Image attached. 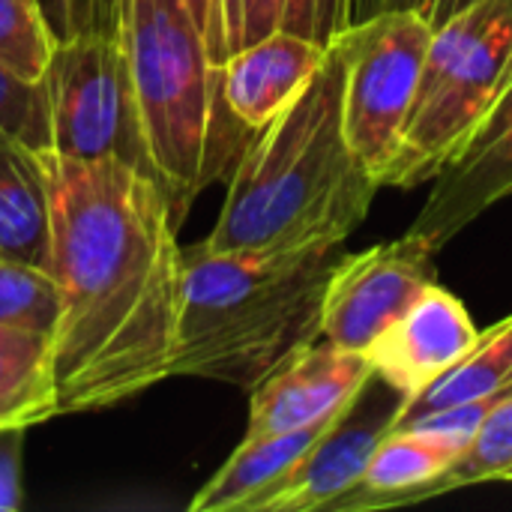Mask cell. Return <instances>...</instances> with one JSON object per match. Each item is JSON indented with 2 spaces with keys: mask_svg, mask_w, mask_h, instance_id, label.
Returning a JSON list of instances; mask_svg holds the SVG:
<instances>
[{
  "mask_svg": "<svg viewBox=\"0 0 512 512\" xmlns=\"http://www.w3.org/2000/svg\"><path fill=\"white\" fill-rule=\"evenodd\" d=\"M60 318L51 336L57 417L105 411L171 378L183 285L180 207L117 156L42 150Z\"/></svg>",
  "mask_w": 512,
  "mask_h": 512,
  "instance_id": "obj_1",
  "label": "cell"
},
{
  "mask_svg": "<svg viewBox=\"0 0 512 512\" xmlns=\"http://www.w3.org/2000/svg\"><path fill=\"white\" fill-rule=\"evenodd\" d=\"M342 81L345 60L333 39L303 93L246 141L204 249L345 243L363 225L381 186L348 144Z\"/></svg>",
  "mask_w": 512,
  "mask_h": 512,
  "instance_id": "obj_2",
  "label": "cell"
},
{
  "mask_svg": "<svg viewBox=\"0 0 512 512\" xmlns=\"http://www.w3.org/2000/svg\"><path fill=\"white\" fill-rule=\"evenodd\" d=\"M342 243L210 252L183 264L171 378L252 390L288 354L321 339V300Z\"/></svg>",
  "mask_w": 512,
  "mask_h": 512,
  "instance_id": "obj_3",
  "label": "cell"
},
{
  "mask_svg": "<svg viewBox=\"0 0 512 512\" xmlns=\"http://www.w3.org/2000/svg\"><path fill=\"white\" fill-rule=\"evenodd\" d=\"M135 111L156 177L186 207L234 168L252 129L222 96L204 30L186 0H123Z\"/></svg>",
  "mask_w": 512,
  "mask_h": 512,
  "instance_id": "obj_4",
  "label": "cell"
},
{
  "mask_svg": "<svg viewBox=\"0 0 512 512\" xmlns=\"http://www.w3.org/2000/svg\"><path fill=\"white\" fill-rule=\"evenodd\" d=\"M512 81V0H474L432 30L414 108L381 189L432 183Z\"/></svg>",
  "mask_w": 512,
  "mask_h": 512,
  "instance_id": "obj_5",
  "label": "cell"
},
{
  "mask_svg": "<svg viewBox=\"0 0 512 512\" xmlns=\"http://www.w3.org/2000/svg\"><path fill=\"white\" fill-rule=\"evenodd\" d=\"M39 84L54 153L72 159L117 156L153 171L132 96L123 0H99L81 33L57 42Z\"/></svg>",
  "mask_w": 512,
  "mask_h": 512,
  "instance_id": "obj_6",
  "label": "cell"
},
{
  "mask_svg": "<svg viewBox=\"0 0 512 512\" xmlns=\"http://www.w3.org/2000/svg\"><path fill=\"white\" fill-rule=\"evenodd\" d=\"M432 30L420 9L405 6L375 12L336 36L345 60V135L378 186L402 144Z\"/></svg>",
  "mask_w": 512,
  "mask_h": 512,
  "instance_id": "obj_7",
  "label": "cell"
},
{
  "mask_svg": "<svg viewBox=\"0 0 512 512\" xmlns=\"http://www.w3.org/2000/svg\"><path fill=\"white\" fill-rule=\"evenodd\" d=\"M432 249L414 237L345 252L321 300V339L366 354L438 282Z\"/></svg>",
  "mask_w": 512,
  "mask_h": 512,
  "instance_id": "obj_8",
  "label": "cell"
},
{
  "mask_svg": "<svg viewBox=\"0 0 512 512\" xmlns=\"http://www.w3.org/2000/svg\"><path fill=\"white\" fill-rule=\"evenodd\" d=\"M405 405L378 375L354 396L309 453L252 507V512H318L342 501L363 477L378 444L393 432Z\"/></svg>",
  "mask_w": 512,
  "mask_h": 512,
  "instance_id": "obj_9",
  "label": "cell"
},
{
  "mask_svg": "<svg viewBox=\"0 0 512 512\" xmlns=\"http://www.w3.org/2000/svg\"><path fill=\"white\" fill-rule=\"evenodd\" d=\"M512 195V81L459 156L432 180V192L408 228L432 252Z\"/></svg>",
  "mask_w": 512,
  "mask_h": 512,
  "instance_id": "obj_10",
  "label": "cell"
},
{
  "mask_svg": "<svg viewBox=\"0 0 512 512\" xmlns=\"http://www.w3.org/2000/svg\"><path fill=\"white\" fill-rule=\"evenodd\" d=\"M372 375L366 354L315 339L288 354L249 390L246 438L291 432L336 417L372 381Z\"/></svg>",
  "mask_w": 512,
  "mask_h": 512,
  "instance_id": "obj_11",
  "label": "cell"
},
{
  "mask_svg": "<svg viewBox=\"0 0 512 512\" xmlns=\"http://www.w3.org/2000/svg\"><path fill=\"white\" fill-rule=\"evenodd\" d=\"M480 330L465 303L441 282L423 297L366 351L372 372L399 396L414 399L450 372L477 342Z\"/></svg>",
  "mask_w": 512,
  "mask_h": 512,
  "instance_id": "obj_12",
  "label": "cell"
},
{
  "mask_svg": "<svg viewBox=\"0 0 512 512\" xmlns=\"http://www.w3.org/2000/svg\"><path fill=\"white\" fill-rule=\"evenodd\" d=\"M327 57V45L291 30H276L222 63V96L246 129H261L288 108Z\"/></svg>",
  "mask_w": 512,
  "mask_h": 512,
  "instance_id": "obj_13",
  "label": "cell"
},
{
  "mask_svg": "<svg viewBox=\"0 0 512 512\" xmlns=\"http://www.w3.org/2000/svg\"><path fill=\"white\" fill-rule=\"evenodd\" d=\"M468 441V435L435 426L393 429L372 453L360 483L330 510L372 512L420 504L429 486L462 456Z\"/></svg>",
  "mask_w": 512,
  "mask_h": 512,
  "instance_id": "obj_14",
  "label": "cell"
},
{
  "mask_svg": "<svg viewBox=\"0 0 512 512\" xmlns=\"http://www.w3.org/2000/svg\"><path fill=\"white\" fill-rule=\"evenodd\" d=\"M336 417H327L321 423H312V426H303V429H291V432L243 438L240 447L228 456V462L189 501V512H252V507L333 426Z\"/></svg>",
  "mask_w": 512,
  "mask_h": 512,
  "instance_id": "obj_15",
  "label": "cell"
},
{
  "mask_svg": "<svg viewBox=\"0 0 512 512\" xmlns=\"http://www.w3.org/2000/svg\"><path fill=\"white\" fill-rule=\"evenodd\" d=\"M0 258L48 270L51 216L42 150L0 138Z\"/></svg>",
  "mask_w": 512,
  "mask_h": 512,
  "instance_id": "obj_16",
  "label": "cell"
},
{
  "mask_svg": "<svg viewBox=\"0 0 512 512\" xmlns=\"http://www.w3.org/2000/svg\"><path fill=\"white\" fill-rule=\"evenodd\" d=\"M498 390H512V315L477 336L474 348L444 372L432 387L408 399L396 417L393 429L417 426L420 420L483 399Z\"/></svg>",
  "mask_w": 512,
  "mask_h": 512,
  "instance_id": "obj_17",
  "label": "cell"
},
{
  "mask_svg": "<svg viewBox=\"0 0 512 512\" xmlns=\"http://www.w3.org/2000/svg\"><path fill=\"white\" fill-rule=\"evenodd\" d=\"M57 417L51 336L0 327V432Z\"/></svg>",
  "mask_w": 512,
  "mask_h": 512,
  "instance_id": "obj_18",
  "label": "cell"
},
{
  "mask_svg": "<svg viewBox=\"0 0 512 512\" xmlns=\"http://www.w3.org/2000/svg\"><path fill=\"white\" fill-rule=\"evenodd\" d=\"M512 474V396H507L471 435L462 456L429 486L426 501L453 495L459 489L507 480Z\"/></svg>",
  "mask_w": 512,
  "mask_h": 512,
  "instance_id": "obj_19",
  "label": "cell"
},
{
  "mask_svg": "<svg viewBox=\"0 0 512 512\" xmlns=\"http://www.w3.org/2000/svg\"><path fill=\"white\" fill-rule=\"evenodd\" d=\"M60 291L48 270L0 258V327H21L54 336Z\"/></svg>",
  "mask_w": 512,
  "mask_h": 512,
  "instance_id": "obj_20",
  "label": "cell"
},
{
  "mask_svg": "<svg viewBox=\"0 0 512 512\" xmlns=\"http://www.w3.org/2000/svg\"><path fill=\"white\" fill-rule=\"evenodd\" d=\"M57 39L36 0H0V66L27 84H39Z\"/></svg>",
  "mask_w": 512,
  "mask_h": 512,
  "instance_id": "obj_21",
  "label": "cell"
},
{
  "mask_svg": "<svg viewBox=\"0 0 512 512\" xmlns=\"http://www.w3.org/2000/svg\"><path fill=\"white\" fill-rule=\"evenodd\" d=\"M0 138L33 150H51V126L42 84H27L0 66Z\"/></svg>",
  "mask_w": 512,
  "mask_h": 512,
  "instance_id": "obj_22",
  "label": "cell"
},
{
  "mask_svg": "<svg viewBox=\"0 0 512 512\" xmlns=\"http://www.w3.org/2000/svg\"><path fill=\"white\" fill-rule=\"evenodd\" d=\"M285 0H216V63L282 30Z\"/></svg>",
  "mask_w": 512,
  "mask_h": 512,
  "instance_id": "obj_23",
  "label": "cell"
},
{
  "mask_svg": "<svg viewBox=\"0 0 512 512\" xmlns=\"http://www.w3.org/2000/svg\"><path fill=\"white\" fill-rule=\"evenodd\" d=\"M282 27L330 45L348 27L345 0H285Z\"/></svg>",
  "mask_w": 512,
  "mask_h": 512,
  "instance_id": "obj_24",
  "label": "cell"
},
{
  "mask_svg": "<svg viewBox=\"0 0 512 512\" xmlns=\"http://www.w3.org/2000/svg\"><path fill=\"white\" fill-rule=\"evenodd\" d=\"M27 429L0 432V512L21 507V444Z\"/></svg>",
  "mask_w": 512,
  "mask_h": 512,
  "instance_id": "obj_25",
  "label": "cell"
},
{
  "mask_svg": "<svg viewBox=\"0 0 512 512\" xmlns=\"http://www.w3.org/2000/svg\"><path fill=\"white\" fill-rule=\"evenodd\" d=\"M99 0H36L42 18L48 21V30L57 42H66L72 36H78L96 9Z\"/></svg>",
  "mask_w": 512,
  "mask_h": 512,
  "instance_id": "obj_26",
  "label": "cell"
},
{
  "mask_svg": "<svg viewBox=\"0 0 512 512\" xmlns=\"http://www.w3.org/2000/svg\"><path fill=\"white\" fill-rule=\"evenodd\" d=\"M198 27L204 30V39H207V48H210V57L216 63V0H186ZM219 66V63H216Z\"/></svg>",
  "mask_w": 512,
  "mask_h": 512,
  "instance_id": "obj_27",
  "label": "cell"
},
{
  "mask_svg": "<svg viewBox=\"0 0 512 512\" xmlns=\"http://www.w3.org/2000/svg\"><path fill=\"white\" fill-rule=\"evenodd\" d=\"M474 0H426L423 6H420V12L429 18V24L432 27H438V24H444L447 18H453L456 12H462L465 6H471Z\"/></svg>",
  "mask_w": 512,
  "mask_h": 512,
  "instance_id": "obj_28",
  "label": "cell"
},
{
  "mask_svg": "<svg viewBox=\"0 0 512 512\" xmlns=\"http://www.w3.org/2000/svg\"><path fill=\"white\" fill-rule=\"evenodd\" d=\"M420 0H354V15H351V24L375 15V12H384V9H405V6H414L417 9Z\"/></svg>",
  "mask_w": 512,
  "mask_h": 512,
  "instance_id": "obj_29",
  "label": "cell"
},
{
  "mask_svg": "<svg viewBox=\"0 0 512 512\" xmlns=\"http://www.w3.org/2000/svg\"><path fill=\"white\" fill-rule=\"evenodd\" d=\"M345 6H348V27H351V15H354V0H345Z\"/></svg>",
  "mask_w": 512,
  "mask_h": 512,
  "instance_id": "obj_30",
  "label": "cell"
},
{
  "mask_svg": "<svg viewBox=\"0 0 512 512\" xmlns=\"http://www.w3.org/2000/svg\"><path fill=\"white\" fill-rule=\"evenodd\" d=\"M507 483H512V474H510V477H507Z\"/></svg>",
  "mask_w": 512,
  "mask_h": 512,
  "instance_id": "obj_31",
  "label": "cell"
}]
</instances>
